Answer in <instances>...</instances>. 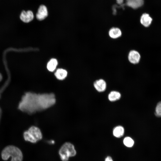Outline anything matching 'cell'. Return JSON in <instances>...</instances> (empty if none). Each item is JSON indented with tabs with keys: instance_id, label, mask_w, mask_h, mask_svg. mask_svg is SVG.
Listing matches in <instances>:
<instances>
[{
	"instance_id": "obj_9",
	"label": "cell",
	"mask_w": 161,
	"mask_h": 161,
	"mask_svg": "<svg viewBox=\"0 0 161 161\" xmlns=\"http://www.w3.org/2000/svg\"><path fill=\"white\" fill-rule=\"evenodd\" d=\"M108 34L111 38L116 39L121 36L122 32L119 28L117 27H112L109 30Z\"/></svg>"
},
{
	"instance_id": "obj_4",
	"label": "cell",
	"mask_w": 161,
	"mask_h": 161,
	"mask_svg": "<svg viewBox=\"0 0 161 161\" xmlns=\"http://www.w3.org/2000/svg\"><path fill=\"white\" fill-rule=\"evenodd\" d=\"M59 154L62 161H68L70 157H74L76 155V151L73 144L66 142L60 148Z\"/></svg>"
},
{
	"instance_id": "obj_16",
	"label": "cell",
	"mask_w": 161,
	"mask_h": 161,
	"mask_svg": "<svg viewBox=\"0 0 161 161\" xmlns=\"http://www.w3.org/2000/svg\"><path fill=\"white\" fill-rule=\"evenodd\" d=\"M124 145L128 147H132L134 145V141L130 137H126L123 140Z\"/></svg>"
},
{
	"instance_id": "obj_20",
	"label": "cell",
	"mask_w": 161,
	"mask_h": 161,
	"mask_svg": "<svg viewBox=\"0 0 161 161\" xmlns=\"http://www.w3.org/2000/svg\"><path fill=\"white\" fill-rule=\"evenodd\" d=\"M2 76L1 75L0 73V81H1L2 79Z\"/></svg>"
},
{
	"instance_id": "obj_5",
	"label": "cell",
	"mask_w": 161,
	"mask_h": 161,
	"mask_svg": "<svg viewBox=\"0 0 161 161\" xmlns=\"http://www.w3.org/2000/svg\"><path fill=\"white\" fill-rule=\"evenodd\" d=\"M128 58L131 63L135 64H138L140 62L141 56L138 52L136 50H132L129 52Z\"/></svg>"
},
{
	"instance_id": "obj_7",
	"label": "cell",
	"mask_w": 161,
	"mask_h": 161,
	"mask_svg": "<svg viewBox=\"0 0 161 161\" xmlns=\"http://www.w3.org/2000/svg\"><path fill=\"white\" fill-rule=\"evenodd\" d=\"M20 18L21 21L25 23H28L32 21L34 18V15L30 10L25 11H23L20 15Z\"/></svg>"
},
{
	"instance_id": "obj_17",
	"label": "cell",
	"mask_w": 161,
	"mask_h": 161,
	"mask_svg": "<svg viewBox=\"0 0 161 161\" xmlns=\"http://www.w3.org/2000/svg\"><path fill=\"white\" fill-rule=\"evenodd\" d=\"M154 114L158 117H161V101L158 102L155 108Z\"/></svg>"
},
{
	"instance_id": "obj_19",
	"label": "cell",
	"mask_w": 161,
	"mask_h": 161,
	"mask_svg": "<svg viewBox=\"0 0 161 161\" xmlns=\"http://www.w3.org/2000/svg\"><path fill=\"white\" fill-rule=\"evenodd\" d=\"M105 161H113V160L110 157L108 156L106 158Z\"/></svg>"
},
{
	"instance_id": "obj_15",
	"label": "cell",
	"mask_w": 161,
	"mask_h": 161,
	"mask_svg": "<svg viewBox=\"0 0 161 161\" xmlns=\"http://www.w3.org/2000/svg\"><path fill=\"white\" fill-rule=\"evenodd\" d=\"M121 97L120 94L118 92L112 91L108 95V99L111 101H114L119 99Z\"/></svg>"
},
{
	"instance_id": "obj_11",
	"label": "cell",
	"mask_w": 161,
	"mask_h": 161,
	"mask_svg": "<svg viewBox=\"0 0 161 161\" xmlns=\"http://www.w3.org/2000/svg\"><path fill=\"white\" fill-rule=\"evenodd\" d=\"M140 20L141 24L143 26L148 27L151 24L152 19L148 14L145 13L142 15Z\"/></svg>"
},
{
	"instance_id": "obj_6",
	"label": "cell",
	"mask_w": 161,
	"mask_h": 161,
	"mask_svg": "<svg viewBox=\"0 0 161 161\" xmlns=\"http://www.w3.org/2000/svg\"><path fill=\"white\" fill-rule=\"evenodd\" d=\"M48 12L46 7L44 5H41L36 14L37 19L39 21H42L45 19L48 16Z\"/></svg>"
},
{
	"instance_id": "obj_14",
	"label": "cell",
	"mask_w": 161,
	"mask_h": 161,
	"mask_svg": "<svg viewBox=\"0 0 161 161\" xmlns=\"http://www.w3.org/2000/svg\"><path fill=\"white\" fill-rule=\"evenodd\" d=\"M124 129L123 127L119 126L114 128L113 130V135L116 137H120L124 134Z\"/></svg>"
},
{
	"instance_id": "obj_8",
	"label": "cell",
	"mask_w": 161,
	"mask_h": 161,
	"mask_svg": "<svg viewBox=\"0 0 161 161\" xmlns=\"http://www.w3.org/2000/svg\"><path fill=\"white\" fill-rule=\"evenodd\" d=\"M144 4L143 0H127L124 6L126 5L133 9H137L142 6Z\"/></svg>"
},
{
	"instance_id": "obj_10",
	"label": "cell",
	"mask_w": 161,
	"mask_h": 161,
	"mask_svg": "<svg viewBox=\"0 0 161 161\" xmlns=\"http://www.w3.org/2000/svg\"><path fill=\"white\" fill-rule=\"evenodd\" d=\"M94 86L98 92H104L106 88V83L103 79L96 80L94 83Z\"/></svg>"
},
{
	"instance_id": "obj_3",
	"label": "cell",
	"mask_w": 161,
	"mask_h": 161,
	"mask_svg": "<svg viewBox=\"0 0 161 161\" xmlns=\"http://www.w3.org/2000/svg\"><path fill=\"white\" fill-rule=\"evenodd\" d=\"M23 136L25 141L35 143L42 139V134L38 128L32 126L24 132Z\"/></svg>"
},
{
	"instance_id": "obj_2",
	"label": "cell",
	"mask_w": 161,
	"mask_h": 161,
	"mask_svg": "<svg viewBox=\"0 0 161 161\" xmlns=\"http://www.w3.org/2000/svg\"><path fill=\"white\" fill-rule=\"evenodd\" d=\"M1 157L4 160L11 157V161H22L23 155L20 149L13 145L7 146L2 151Z\"/></svg>"
},
{
	"instance_id": "obj_18",
	"label": "cell",
	"mask_w": 161,
	"mask_h": 161,
	"mask_svg": "<svg viewBox=\"0 0 161 161\" xmlns=\"http://www.w3.org/2000/svg\"><path fill=\"white\" fill-rule=\"evenodd\" d=\"M124 0H116L117 4L119 5H121L123 4Z\"/></svg>"
},
{
	"instance_id": "obj_12",
	"label": "cell",
	"mask_w": 161,
	"mask_h": 161,
	"mask_svg": "<svg viewBox=\"0 0 161 161\" xmlns=\"http://www.w3.org/2000/svg\"><path fill=\"white\" fill-rule=\"evenodd\" d=\"M67 71L63 69H58L55 73V75L56 78L59 80H63L67 76Z\"/></svg>"
},
{
	"instance_id": "obj_1",
	"label": "cell",
	"mask_w": 161,
	"mask_h": 161,
	"mask_svg": "<svg viewBox=\"0 0 161 161\" xmlns=\"http://www.w3.org/2000/svg\"><path fill=\"white\" fill-rule=\"evenodd\" d=\"M55 102V95L52 93L41 94L28 92L22 96L18 107L21 111L32 114L50 107Z\"/></svg>"
},
{
	"instance_id": "obj_13",
	"label": "cell",
	"mask_w": 161,
	"mask_h": 161,
	"mask_svg": "<svg viewBox=\"0 0 161 161\" xmlns=\"http://www.w3.org/2000/svg\"><path fill=\"white\" fill-rule=\"evenodd\" d=\"M58 64V61L55 58L51 59L47 64V68L49 71L52 72L56 69Z\"/></svg>"
}]
</instances>
